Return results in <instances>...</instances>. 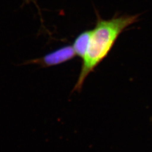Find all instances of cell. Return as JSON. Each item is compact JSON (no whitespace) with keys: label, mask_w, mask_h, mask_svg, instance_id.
I'll return each instance as SVG.
<instances>
[{"label":"cell","mask_w":152,"mask_h":152,"mask_svg":"<svg viewBox=\"0 0 152 152\" xmlns=\"http://www.w3.org/2000/svg\"><path fill=\"white\" fill-rule=\"evenodd\" d=\"M91 35V29L82 32L75 38L72 47L76 56L82 60L86 54Z\"/></svg>","instance_id":"3"},{"label":"cell","mask_w":152,"mask_h":152,"mask_svg":"<svg viewBox=\"0 0 152 152\" xmlns=\"http://www.w3.org/2000/svg\"><path fill=\"white\" fill-rule=\"evenodd\" d=\"M76 56L72 46L66 45L46 54L41 58L28 60L24 64H34L42 67H50L62 64L72 60Z\"/></svg>","instance_id":"2"},{"label":"cell","mask_w":152,"mask_h":152,"mask_svg":"<svg viewBox=\"0 0 152 152\" xmlns=\"http://www.w3.org/2000/svg\"><path fill=\"white\" fill-rule=\"evenodd\" d=\"M94 27L91 29L88 48L81 65L74 91H80L88 75L94 70L112 50L118 37L126 28L138 20L139 15L114 16L103 19L98 15Z\"/></svg>","instance_id":"1"}]
</instances>
